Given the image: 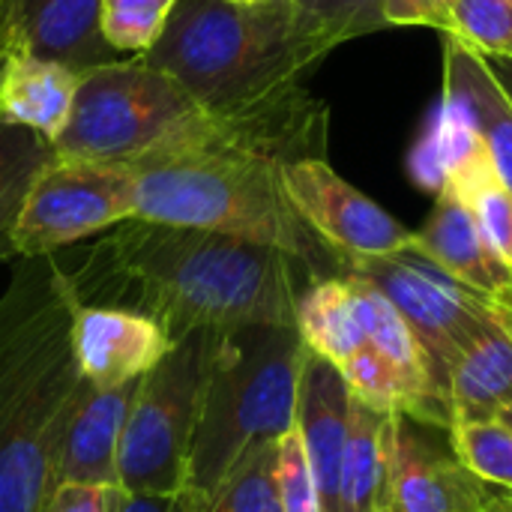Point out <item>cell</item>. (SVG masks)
Listing matches in <instances>:
<instances>
[{
  "instance_id": "29",
  "label": "cell",
  "mask_w": 512,
  "mask_h": 512,
  "mask_svg": "<svg viewBox=\"0 0 512 512\" xmlns=\"http://www.w3.org/2000/svg\"><path fill=\"white\" fill-rule=\"evenodd\" d=\"M42 512H105L102 489H87V486H57Z\"/></svg>"
},
{
  "instance_id": "2",
  "label": "cell",
  "mask_w": 512,
  "mask_h": 512,
  "mask_svg": "<svg viewBox=\"0 0 512 512\" xmlns=\"http://www.w3.org/2000/svg\"><path fill=\"white\" fill-rule=\"evenodd\" d=\"M285 165L243 141H216L144 162L129 168L135 219L249 240L288 252L318 279L339 276L342 261L312 234L285 195Z\"/></svg>"
},
{
  "instance_id": "21",
  "label": "cell",
  "mask_w": 512,
  "mask_h": 512,
  "mask_svg": "<svg viewBox=\"0 0 512 512\" xmlns=\"http://www.w3.org/2000/svg\"><path fill=\"white\" fill-rule=\"evenodd\" d=\"M294 24L309 48L324 60L333 48L384 30V0H294Z\"/></svg>"
},
{
  "instance_id": "38",
  "label": "cell",
  "mask_w": 512,
  "mask_h": 512,
  "mask_svg": "<svg viewBox=\"0 0 512 512\" xmlns=\"http://www.w3.org/2000/svg\"><path fill=\"white\" fill-rule=\"evenodd\" d=\"M507 498H510V504H512V495H510V492H507Z\"/></svg>"
},
{
  "instance_id": "1",
  "label": "cell",
  "mask_w": 512,
  "mask_h": 512,
  "mask_svg": "<svg viewBox=\"0 0 512 512\" xmlns=\"http://www.w3.org/2000/svg\"><path fill=\"white\" fill-rule=\"evenodd\" d=\"M66 276L84 306L153 318L174 342L195 330L297 327V300L318 276L288 252L249 240L129 219L81 252Z\"/></svg>"
},
{
  "instance_id": "30",
  "label": "cell",
  "mask_w": 512,
  "mask_h": 512,
  "mask_svg": "<svg viewBox=\"0 0 512 512\" xmlns=\"http://www.w3.org/2000/svg\"><path fill=\"white\" fill-rule=\"evenodd\" d=\"M21 42V0H0V60Z\"/></svg>"
},
{
  "instance_id": "24",
  "label": "cell",
  "mask_w": 512,
  "mask_h": 512,
  "mask_svg": "<svg viewBox=\"0 0 512 512\" xmlns=\"http://www.w3.org/2000/svg\"><path fill=\"white\" fill-rule=\"evenodd\" d=\"M450 441L462 465L483 483L512 495V429L504 423H465L450 426Z\"/></svg>"
},
{
  "instance_id": "28",
  "label": "cell",
  "mask_w": 512,
  "mask_h": 512,
  "mask_svg": "<svg viewBox=\"0 0 512 512\" xmlns=\"http://www.w3.org/2000/svg\"><path fill=\"white\" fill-rule=\"evenodd\" d=\"M105 512H180V498L171 495H135L126 489H105Z\"/></svg>"
},
{
  "instance_id": "31",
  "label": "cell",
  "mask_w": 512,
  "mask_h": 512,
  "mask_svg": "<svg viewBox=\"0 0 512 512\" xmlns=\"http://www.w3.org/2000/svg\"><path fill=\"white\" fill-rule=\"evenodd\" d=\"M486 69L492 72V78L501 84V90L507 93L512 105V54H480Z\"/></svg>"
},
{
  "instance_id": "3",
  "label": "cell",
  "mask_w": 512,
  "mask_h": 512,
  "mask_svg": "<svg viewBox=\"0 0 512 512\" xmlns=\"http://www.w3.org/2000/svg\"><path fill=\"white\" fill-rule=\"evenodd\" d=\"M141 60L222 117L252 114L300 93L321 63L288 6L225 0H177L159 42Z\"/></svg>"
},
{
  "instance_id": "12",
  "label": "cell",
  "mask_w": 512,
  "mask_h": 512,
  "mask_svg": "<svg viewBox=\"0 0 512 512\" xmlns=\"http://www.w3.org/2000/svg\"><path fill=\"white\" fill-rule=\"evenodd\" d=\"M141 381L120 384L114 390H87L69 432L63 438L54 489L57 486H87V489H120L117 453L126 429V417Z\"/></svg>"
},
{
  "instance_id": "9",
  "label": "cell",
  "mask_w": 512,
  "mask_h": 512,
  "mask_svg": "<svg viewBox=\"0 0 512 512\" xmlns=\"http://www.w3.org/2000/svg\"><path fill=\"white\" fill-rule=\"evenodd\" d=\"M495 492L462 465L447 426L396 414L387 512H486Z\"/></svg>"
},
{
  "instance_id": "5",
  "label": "cell",
  "mask_w": 512,
  "mask_h": 512,
  "mask_svg": "<svg viewBox=\"0 0 512 512\" xmlns=\"http://www.w3.org/2000/svg\"><path fill=\"white\" fill-rule=\"evenodd\" d=\"M216 348L213 330H195L141 378L117 453L120 489L180 498Z\"/></svg>"
},
{
  "instance_id": "7",
  "label": "cell",
  "mask_w": 512,
  "mask_h": 512,
  "mask_svg": "<svg viewBox=\"0 0 512 512\" xmlns=\"http://www.w3.org/2000/svg\"><path fill=\"white\" fill-rule=\"evenodd\" d=\"M135 219V180L129 168L57 156L39 171L12 225L18 258H45Z\"/></svg>"
},
{
  "instance_id": "34",
  "label": "cell",
  "mask_w": 512,
  "mask_h": 512,
  "mask_svg": "<svg viewBox=\"0 0 512 512\" xmlns=\"http://www.w3.org/2000/svg\"><path fill=\"white\" fill-rule=\"evenodd\" d=\"M225 3H234V6H264V3H273V0H225Z\"/></svg>"
},
{
  "instance_id": "25",
  "label": "cell",
  "mask_w": 512,
  "mask_h": 512,
  "mask_svg": "<svg viewBox=\"0 0 512 512\" xmlns=\"http://www.w3.org/2000/svg\"><path fill=\"white\" fill-rule=\"evenodd\" d=\"M444 36L477 54H512V0H456Z\"/></svg>"
},
{
  "instance_id": "20",
  "label": "cell",
  "mask_w": 512,
  "mask_h": 512,
  "mask_svg": "<svg viewBox=\"0 0 512 512\" xmlns=\"http://www.w3.org/2000/svg\"><path fill=\"white\" fill-rule=\"evenodd\" d=\"M54 159L51 141L36 135L33 129L12 126L0 120V258L12 255L9 234L12 225L36 183L39 171Z\"/></svg>"
},
{
  "instance_id": "33",
  "label": "cell",
  "mask_w": 512,
  "mask_h": 512,
  "mask_svg": "<svg viewBox=\"0 0 512 512\" xmlns=\"http://www.w3.org/2000/svg\"><path fill=\"white\" fill-rule=\"evenodd\" d=\"M486 512H512V504H510V498H507V492H495L492 495V501H489V510Z\"/></svg>"
},
{
  "instance_id": "22",
  "label": "cell",
  "mask_w": 512,
  "mask_h": 512,
  "mask_svg": "<svg viewBox=\"0 0 512 512\" xmlns=\"http://www.w3.org/2000/svg\"><path fill=\"white\" fill-rule=\"evenodd\" d=\"M450 189L471 207L492 255L512 270V192L498 180L495 168L489 165Z\"/></svg>"
},
{
  "instance_id": "8",
  "label": "cell",
  "mask_w": 512,
  "mask_h": 512,
  "mask_svg": "<svg viewBox=\"0 0 512 512\" xmlns=\"http://www.w3.org/2000/svg\"><path fill=\"white\" fill-rule=\"evenodd\" d=\"M282 186L297 216L339 261L384 258L414 243V231L336 174L327 156L288 162Z\"/></svg>"
},
{
  "instance_id": "16",
  "label": "cell",
  "mask_w": 512,
  "mask_h": 512,
  "mask_svg": "<svg viewBox=\"0 0 512 512\" xmlns=\"http://www.w3.org/2000/svg\"><path fill=\"white\" fill-rule=\"evenodd\" d=\"M444 96L477 126L498 180L512 192V105L483 57L444 36Z\"/></svg>"
},
{
  "instance_id": "10",
  "label": "cell",
  "mask_w": 512,
  "mask_h": 512,
  "mask_svg": "<svg viewBox=\"0 0 512 512\" xmlns=\"http://www.w3.org/2000/svg\"><path fill=\"white\" fill-rule=\"evenodd\" d=\"M171 348L174 339L141 312L78 303L72 315L75 363L93 390L141 381Z\"/></svg>"
},
{
  "instance_id": "6",
  "label": "cell",
  "mask_w": 512,
  "mask_h": 512,
  "mask_svg": "<svg viewBox=\"0 0 512 512\" xmlns=\"http://www.w3.org/2000/svg\"><path fill=\"white\" fill-rule=\"evenodd\" d=\"M342 273L372 282L396 306L426 357L435 390L447 402L456 360L495 324V297L450 276L414 243L384 258H348L342 261Z\"/></svg>"
},
{
  "instance_id": "32",
  "label": "cell",
  "mask_w": 512,
  "mask_h": 512,
  "mask_svg": "<svg viewBox=\"0 0 512 512\" xmlns=\"http://www.w3.org/2000/svg\"><path fill=\"white\" fill-rule=\"evenodd\" d=\"M495 318L507 327V333L512 336V300H507V297H495Z\"/></svg>"
},
{
  "instance_id": "36",
  "label": "cell",
  "mask_w": 512,
  "mask_h": 512,
  "mask_svg": "<svg viewBox=\"0 0 512 512\" xmlns=\"http://www.w3.org/2000/svg\"><path fill=\"white\" fill-rule=\"evenodd\" d=\"M273 3H276V6H288V9H291V3H294V0H273Z\"/></svg>"
},
{
  "instance_id": "26",
  "label": "cell",
  "mask_w": 512,
  "mask_h": 512,
  "mask_svg": "<svg viewBox=\"0 0 512 512\" xmlns=\"http://www.w3.org/2000/svg\"><path fill=\"white\" fill-rule=\"evenodd\" d=\"M276 489L282 512H321L315 474L297 429L276 441Z\"/></svg>"
},
{
  "instance_id": "39",
  "label": "cell",
  "mask_w": 512,
  "mask_h": 512,
  "mask_svg": "<svg viewBox=\"0 0 512 512\" xmlns=\"http://www.w3.org/2000/svg\"><path fill=\"white\" fill-rule=\"evenodd\" d=\"M0 261H3V258H0Z\"/></svg>"
},
{
  "instance_id": "4",
  "label": "cell",
  "mask_w": 512,
  "mask_h": 512,
  "mask_svg": "<svg viewBox=\"0 0 512 512\" xmlns=\"http://www.w3.org/2000/svg\"><path fill=\"white\" fill-rule=\"evenodd\" d=\"M303 354L297 327L216 333L183 495H210L249 450L294 429Z\"/></svg>"
},
{
  "instance_id": "15",
  "label": "cell",
  "mask_w": 512,
  "mask_h": 512,
  "mask_svg": "<svg viewBox=\"0 0 512 512\" xmlns=\"http://www.w3.org/2000/svg\"><path fill=\"white\" fill-rule=\"evenodd\" d=\"M21 39L78 72L123 60L102 36V0H21Z\"/></svg>"
},
{
  "instance_id": "18",
  "label": "cell",
  "mask_w": 512,
  "mask_h": 512,
  "mask_svg": "<svg viewBox=\"0 0 512 512\" xmlns=\"http://www.w3.org/2000/svg\"><path fill=\"white\" fill-rule=\"evenodd\" d=\"M447 405L450 426L492 423L512 405V336L498 318L456 360Z\"/></svg>"
},
{
  "instance_id": "35",
  "label": "cell",
  "mask_w": 512,
  "mask_h": 512,
  "mask_svg": "<svg viewBox=\"0 0 512 512\" xmlns=\"http://www.w3.org/2000/svg\"><path fill=\"white\" fill-rule=\"evenodd\" d=\"M498 423H504L507 429H512V405L504 411V414H501V417H498Z\"/></svg>"
},
{
  "instance_id": "17",
  "label": "cell",
  "mask_w": 512,
  "mask_h": 512,
  "mask_svg": "<svg viewBox=\"0 0 512 512\" xmlns=\"http://www.w3.org/2000/svg\"><path fill=\"white\" fill-rule=\"evenodd\" d=\"M396 414L351 396L348 441L339 477V512H387L393 480Z\"/></svg>"
},
{
  "instance_id": "23",
  "label": "cell",
  "mask_w": 512,
  "mask_h": 512,
  "mask_svg": "<svg viewBox=\"0 0 512 512\" xmlns=\"http://www.w3.org/2000/svg\"><path fill=\"white\" fill-rule=\"evenodd\" d=\"M174 6L177 0H102V36L120 57H141L159 42Z\"/></svg>"
},
{
  "instance_id": "27",
  "label": "cell",
  "mask_w": 512,
  "mask_h": 512,
  "mask_svg": "<svg viewBox=\"0 0 512 512\" xmlns=\"http://www.w3.org/2000/svg\"><path fill=\"white\" fill-rule=\"evenodd\" d=\"M456 0H384L387 27H435L447 33Z\"/></svg>"
},
{
  "instance_id": "37",
  "label": "cell",
  "mask_w": 512,
  "mask_h": 512,
  "mask_svg": "<svg viewBox=\"0 0 512 512\" xmlns=\"http://www.w3.org/2000/svg\"><path fill=\"white\" fill-rule=\"evenodd\" d=\"M507 300H512V282H510V294H507Z\"/></svg>"
},
{
  "instance_id": "14",
  "label": "cell",
  "mask_w": 512,
  "mask_h": 512,
  "mask_svg": "<svg viewBox=\"0 0 512 512\" xmlns=\"http://www.w3.org/2000/svg\"><path fill=\"white\" fill-rule=\"evenodd\" d=\"M414 246L465 285L489 297L510 294L512 270L492 255L471 207L453 189H444L438 195L426 225L414 231Z\"/></svg>"
},
{
  "instance_id": "13",
  "label": "cell",
  "mask_w": 512,
  "mask_h": 512,
  "mask_svg": "<svg viewBox=\"0 0 512 512\" xmlns=\"http://www.w3.org/2000/svg\"><path fill=\"white\" fill-rule=\"evenodd\" d=\"M81 75L78 69L33 54L24 39L15 42L0 60V120L33 129L54 144L72 114Z\"/></svg>"
},
{
  "instance_id": "19",
  "label": "cell",
  "mask_w": 512,
  "mask_h": 512,
  "mask_svg": "<svg viewBox=\"0 0 512 512\" xmlns=\"http://www.w3.org/2000/svg\"><path fill=\"white\" fill-rule=\"evenodd\" d=\"M180 512H282L276 441L249 450L210 495H180Z\"/></svg>"
},
{
  "instance_id": "11",
  "label": "cell",
  "mask_w": 512,
  "mask_h": 512,
  "mask_svg": "<svg viewBox=\"0 0 512 512\" xmlns=\"http://www.w3.org/2000/svg\"><path fill=\"white\" fill-rule=\"evenodd\" d=\"M348 408L351 390L342 372L306 348L297 381L294 429L303 441V450L315 474L321 512H339V477L348 441Z\"/></svg>"
}]
</instances>
